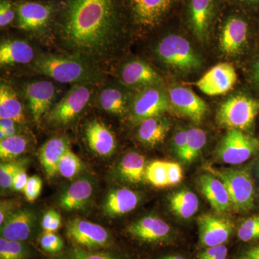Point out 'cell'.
<instances>
[{
	"label": "cell",
	"instance_id": "cell-51",
	"mask_svg": "<svg viewBox=\"0 0 259 259\" xmlns=\"http://www.w3.org/2000/svg\"><path fill=\"white\" fill-rule=\"evenodd\" d=\"M253 80L259 86V59L255 63L253 69Z\"/></svg>",
	"mask_w": 259,
	"mask_h": 259
},
{
	"label": "cell",
	"instance_id": "cell-50",
	"mask_svg": "<svg viewBox=\"0 0 259 259\" xmlns=\"http://www.w3.org/2000/svg\"><path fill=\"white\" fill-rule=\"evenodd\" d=\"M17 122L10 119H0V129H10L16 127Z\"/></svg>",
	"mask_w": 259,
	"mask_h": 259
},
{
	"label": "cell",
	"instance_id": "cell-54",
	"mask_svg": "<svg viewBox=\"0 0 259 259\" xmlns=\"http://www.w3.org/2000/svg\"><path fill=\"white\" fill-rule=\"evenodd\" d=\"M241 259H248V258H243V257H241Z\"/></svg>",
	"mask_w": 259,
	"mask_h": 259
},
{
	"label": "cell",
	"instance_id": "cell-35",
	"mask_svg": "<svg viewBox=\"0 0 259 259\" xmlns=\"http://www.w3.org/2000/svg\"><path fill=\"white\" fill-rule=\"evenodd\" d=\"M187 144L182 161L191 163L198 157L199 153L207 143V136L202 130L191 128L187 131Z\"/></svg>",
	"mask_w": 259,
	"mask_h": 259
},
{
	"label": "cell",
	"instance_id": "cell-25",
	"mask_svg": "<svg viewBox=\"0 0 259 259\" xmlns=\"http://www.w3.org/2000/svg\"><path fill=\"white\" fill-rule=\"evenodd\" d=\"M35 58L33 48L28 42L22 40H6L0 45V64L13 66L27 64Z\"/></svg>",
	"mask_w": 259,
	"mask_h": 259
},
{
	"label": "cell",
	"instance_id": "cell-3",
	"mask_svg": "<svg viewBox=\"0 0 259 259\" xmlns=\"http://www.w3.org/2000/svg\"><path fill=\"white\" fill-rule=\"evenodd\" d=\"M159 59L167 66L182 73L200 69L202 58L190 42L178 35H168L158 42L156 49Z\"/></svg>",
	"mask_w": 259,
	"mask_h": 259
},
{
	"label": "cell",
	"instance_id": "cell-14",
	"mask_svg": "<svg viewBox=\"0 0 259 259\" xmlns=\"http://www.w3.org/2000/svg\"><path fill=\"white\" fill-rule=\"evenodd\" d=\"M200 244L204 247L223 245L229 239L233 224L228 218L204 214L197 219Z\"/></svg>",
	"mask_w": 259,
	"mask_h": 259
},
{
	"label": "cell",
	"instance_id": "cell-21",
	"mask_svg": "<svg viewBox=\"0 0 259 259\" xmlns=\"http://www.w3.org/2000/svg\"><path fill=\"white\" fill-rule=\"evenodd\" d=\"M85 137L89 147L98 156L107 157L115 151V136L101 121L89 122L85 129Z\"/></svg>",
	"mask_w": 259,
	"mask_h": 259
},
{
	"label": "cell",
	"instance_id": "cell-49",
	"mask_svg": "<svg viewBox=\"0 0 259 259\" xmlns=\"http://www.w3.org/2000/svg\"><path fill=\"white\" fill-rule=\"evenodd\" d=\"M242 257L248 259H259V245L245 250Z\"/></svg>",
	"mask_w": 259,
	"mask_h": 259
},
{
	"label": "cell",
	"instance_id": "cell-38",
	"mask_svg": "<svg viewBox=\"0 0 259 259\" xmlns=\"http://www.w3.org/2000/svg\"><path fill=\"white\" fill-rule=\"evenodd\" d=\"M146 177L154 187L162 188L168 186L166 161L151 162L146 170Z\"/></svg>",
	"mask_w": 259,
	"mask_h": 259
},
{
	"label": "cell",
	"instance_id": "cell-20",
	"mask_svg": "<svg viewBox=\"0 0 259 259\" xmlns=\"http://www.w3.org/2000/svg\"><path fill=\"white\" fill-rule=\"evenodd\" d=\"M214 10V0H190L189 18L191 28L200 41H205L208 37Z\"/></svg>",
	"mask_w": 259,
	"mask_h": 259
},
{
	"label": "cell",
	"instance_id": "cell-29",
	"mask_svg": "<svg viewBox=\"0 0 259 259\" xmlns=\"http://www.w3.org/2000/svg\"><path fill=\"white\" fill-rule=\"evenodd\" d=\"M146 159L136 152L126 153L118 166L119 174L124 180L131 183H139L146 177Z\"/></svg>",
	"mask_w": 259,
	"mask_h": 259
},
{
	"label": "cell",
	"instance_id": "cell-44",
	"mask_svg": "<svg viewBox=\"0 0 259 259\" xmlns=\"http://www.w3.org/2000/svg\"><path fill=\"white\" fill-rule=\"evenodd\" d=\"M228 248L224 244L208 247L197 254L198 259H226Z\"/></svg>",
	"mask_w": 259,
	"mask_h": 259
},
{
	"label": "cell",
	"instance_id": "cell-5",
	"mask_svg": "<svg viewBox=\"0 0 259 259\" xmlns=\"http://www.w3.org/2000/svg\"><path fill=\"white\" fill-rule=\"evenodd\" d=\"M61 4L51 1L15 2L16 25L24 31L37 32L56 22Z\"/></svg>",
	"mask_w": 259,
	"mask_h": 259
},
{
	"label": "cell",
	"instance_id": "cell-7",
	"mask_svg": "<svg viewBox=\"0 0 259 259\" xmlns=\"http://www.w3.org/2000/svg\"><path fill=\"white\" fill-rule=\"evenodd\" d=\"M91 84H74L47 114L48 122L65 125L75 120L83 111L92 96Z\"/></svg>",
	"mask_w": 259,
	"mask_h": 259
},
{
	"label": "cell",
	"instance_id": "cell-15",
	"mask_svg": "<svg viewBox=\"0 0 259 259\" xmlns=\"http://www.w3.org/2000/svg\"><path fill=\"white\" fill-rule=\"evenodd\" d=\"M236 81L237 74L234 67L228 63H221L209 70L195 84L205 95L214 96L229 91Z\"/></svg>",
	"mask_w": 259,
	"mask_h": 259
},
{
	"label": "cell",
	"instance_id": "cell-18",
	"mask_svg": "<svg viewBox=\"0 0 259 259\" xmlns=\"http://www.w3.org/2000/svg\"><path fill=\"white\" fill-rule=\"evenodd\" d=\"M168 98L173 107L182 115L197 124L203 120L207 111V105L190 89L175 87L169 90Z\"/></svg>",
	"mask_w": 259,
	"mask_h": 259
},
{
	"label": "cell",
	"instance_id": "cell-9",
	"mask_svg": "<svg viewBox=\"0 0 259 259\" xmlns=\"http://www.w3.org/2000/svg\"><path fill=\"white\" fill-rule=\"evenodd\" d=\"M259 151V140L241 130L230 129L217 148L218 159L228 164L244 163Z\"/></svg>",
	"mask_w": 259,
	"mask_h": 259
},
{
	"label": "cell",
	"instance_id": "cell-48",
	"mask_svg": "<svg viewBox=\"0 0 259 259\" xmlns=\"http://www.w3.org/2000/svg\"><path fill=\"white\" fill-rule=\"evenodd\" d=\"M17 205L14 201H2L0 204V226L6 221V220L17 210Z\"/></svg>",
	"mask_w": 259,
	"mask_h": 259
},
{
	"label": "cell",
	"instance_id": "cell-27",
	"mask_svg": "<svg viewBox=\"0 0 259 259\" xmlns=\"http://www.w3.org/2000/svg\"><path fill=\"white\" fill-rule=\"evenodd\" d=\"M169 120L161 116L146 119L140 124L138 139L148 147H155L161 144L169 131Z\"/></svg>",
	"mask_w": 259,
	"mask_h": 259
},
{
	"label": "cell",
	"instance_id": "cell-26",
	"mask_svg": "<svg viewBox=\"0 0 259 259\" xmlns=\"http://www.w3.org/2000/svg\"><path fill=\"white\" fill-rule=\"evenodd\" d=\"M139 202V195L134 191L127 188L117 189L107 196L102 209L107 215L115 217L134 210Z\"/></svg>",
	"mask_w": 259,
	"mask_h": 259
},
{
	"label": "cell",
	"instance_id": "cell-10",
	"mask_svg": "<svg viewBox=\"0 0 259 259\" xmlns=\"http://www.w3.org/2000/svg\"><path fill=\"white\" fill-rule=\"evenodd\" d=\"M169 98L157 86L142 89L134 97L131 105V117L134 122H140L158 117L169 107Z\"/></svg>",
	"mask_w": 259,
	"mask_h": 259
},
{
	"label": "cell",
	"instance_id": "cell-43",
	"mask_svg": "<svg viewBox=\"0 0 259 259\" xmlns=\"http://www.w3.org/2000/svg\"><path fill=\"white\" fill-rule=\"evenodd\" d=\"M42 180L40 177L32 176L29 177L28 183L24 190L25 199L28 202H34L40 196L42 190Z\"/></svg>",
	"mask_w": 259,
	"mask_h": 259
},
{
	"label": "cell",
	"instance_id": "cell-32",
	"mask_svg": "<svg viewBox=\"0 0 259 259\" xmlns=\"http://www.w3.org/2000/svg\"><path fill=\"white\" fill-rule=\"evenodd\" d=\"M51 259H129L125 255L110 250H91L72 245Z\"/></svg>",
	"mask_w": 259,
	"mask_h": 259
},
{
	"label": "cell",
	"instance_id": "cell-47",
	"mask_svg": "<svg viewBox=\"0 0 259 259\" xmlns=\"http://www.w3.org/2000/svg\"><path fill=\"white\" fill-rule=\"evenodd\" d=\"M29 177L27 175L25 168H21L15 175L12 185V190L15 192H24L27 183H28Z\"/></svg>",
	"mask_w": 259,
	"mask_h": 259
},
{
	"label": "cell",
	"instance_id": "cell-30",
	"mask_svg": "<svg viewBox=\"0 0 259 259\" xmlns=\"http://www.w3.org/2000/svg\"><path fill=\"white\" fill-rule=\"evenodd\" d=\"M100 106L105 111L115 115H125L127 111V97L121 89L106 87L99 95Z\"/></svg>",
	"mask_w": 259,
	"mask_h": 259
},
{
	"label": "cell",
	"instance_id": "cell-36",
	"mask_svg": "<svg viewBox=\"0 0 259 259\" xmlns=\"http://www.w3.org/2000/svg\"><path fill=\"white\" fill-rule=\"evenodd\" d=\"M83 168L81 159L74 152L68 150L61 158L58 166V173L66 179L77 176Z\"/></svg>",
	"mask_w": 259,
	"mask_h": 259
},
{
	"label": "cell",
	"instance_id": "cell-31",
	"mask_svg": "<svg viewBox=\"0 0 259 259\" xmlns=\"http://www.w3.org/2000/svg\"><path fill=\"white\" fill-rule=\"evenodd\" d=\"M171 210L182 218H190L199 208V199L193 192L181 190L172 194L169 199Z\"/></svg>",
	"mask_w": 259,
	"mask_h": 259
},
{
	"label": "cell",
	"instance_id": "cell-11",
	"mask_svg": "<svg viewBox=\"0 0 259 259\" xmlns=\"http://www.w3.org/2000/svg\"><path fill=\"white\" fill-rule=\"evenodd\" d=\"M177 0H122L131 18L141 28H151L161 23Z\"/></svg>",
	"mask_w": 259,
	"mask_h": 259
},
{
	"label": "cell",
	"instance_id": "cell-6",
	"mask_svg": "<svg viewBox=\"0 0 259 259\" xmlns=\"http://www.w3.org/2000/svg\"><path fill=\"white\" fill-rule=\"evenodd\" d=\"M259 112V100L238 95L223 102L217 113L220 125L230 129L250 128Z\"/></svg>",
	"mask_w": 259,
	"mask_h": 259
},
{
	"label": "cell",
	"instance_id": "cell-12",
	"mask_svg": "<svg viewBox=\"0 0 259 259\" xmlns=\"http://www.w3.org/2000/svg\"><path fill=\"white\" fill-rule=\"evenodd\" d=\"M127 233L135 239L150 244L166 243L172 238L170 226L153 215L146 216L131 223L127 226Z\"/></svg>",
	"mask_w": 259,
	"mask_h": 259
},
{
	"label": "cell",
	"instance_id": "cell-1",
	"mask_svg": "<svg viewBox=\"0 0 259 259\" xmlns=\"http://www.w3.org/2000/svg\"><path fill=\"white\" fill-rule=\"evenodd\" d=\"M122 0H66L61 4L56 26L63 44L83 59L108 55L123 26Z\"/></svg>",
	"mask_w": 259,
	"mask_h": 259
},
{
	"label": "cell",
	"instance_id": "cell-37",
	"mask_svg": "<svg viewBox=\"0 0 259 259\" xmlns=\"http://www.w3.org/2000/svg\"><path fill=\"white\" fill-rule=\"evenodd\" d=\"M28 160L5 161L0 165V185L1 188L7 190L12 188L15 175L21 168H25Z\"/></svg>",
	"mask_w": 259,
	"mask_h": 259
},
{
	"label": "cell",
	"instance_id": "cell-46",
	"mask_svg": "<svg viewBox=\"0 0 259 259\" xmlns=\"http://www.w3.org/2000/svg\"><path fill=\"white\" fill-rule=\"evenodd\" d=\"M187 144V131L180 130L175 134L173 139V146L178 157L182 159Z\"/></svg>",
	"mask_w": 259,
	"mask_h": 259
},
{
	"label": "cell",
	"instance_id": "cell-13",
	"mask_svg": "<svg viewBox=\"0 0 259 259\" xmlns=\"http://www.w3.org/2000/svg\"><path fill=\"white\" fill-rule=\"evenodd\" d=\"M36 213L32 209H17L1 226V237L11 241L26 242L32 239L36 229Z\"/></svg>",
	"mask_w": 259,
	"mask_h": 259
},
{
	"label": "cell",
	"instance_id": "cell-39",
	"mask_svg": "<svg viewBox=\"0 0 259 259\" xmlns=\"http://www.w3.org/2000/svg\"><path fill=\"white\" fill-rule=\"evenodd\" d=\"M39 243L42 249L51 254H59L64 250V242L55 232H44Z\"/></svg>",
	"mask_w": 259,
	"mask_h": 259
},
{
	"label": "cell",
	"instance_id": "cell-40",
	"mask_svg": "<svg viewBox=\"0 0 259 259\" xmlns=\"http://www.w3.org/2000/svg\"><path fill=\"white\" fill-rule=\"evenodd\" d=\"M238 237L243 242L259 239V215L253 216L245 220L238 228Z\"/></svg>",
	"mask_w": 259,
	"mask_h": 259
},
{
	"label": "cell",
	"instance_id": "cell-41",
	"mask_svg": "<svg viewBox=\"0 0 259 259\" xmlns=\"http://www.w3.org/2000/svg\"><path fill=\"white\" fill-rule=\"evenodd\" d=\"M16 19V8L14 2L12 0L0 1V27L8 26Z\"/></svg>",
	"mask_w": 259,
	"mask_h": 259
},
{
	"label": "cell",
	"instance_id": "cell-2",
	"mask_svg": "<svg viewBox=\"0 0 259 259\" xmlns=\"http://www.w3.org/2000/svg\"><path fill=\"white\" fill-rule=\"evenodd\" d=\"M33 69L61 83L93 85L102 78L93 64L77 56L41 54L34 61Z\"/></svg>",
	"mask_w": 259,
	"mask_h": 259
},
{
	"label": "cell",
	"instance_id": "cell-19",
	"mask_svg": "<svg viewBox=\"0 0 259 259\" xmlns=\"http://www.w3.org/2000/svg\"><path fill=\"white\" fill-rule=\"evenodd\" d=\"M120 79L130 88H146L158 86L161 82L160 75L144 61L135 60L124 65L120 72Z\"/></svg>",
	"mask_w": 259,
	"mask_h": 259
},
{
	"label": "cell",
	"instance_id": "cell-52",
	"mask_svg": "<svg viewBox=\"0 0 259 259\" xmlns=\"http://www.w3.org/2000/svg\"><path fill=\"white\" fill-rule=\"evenodd\" d=\"M241 4L247 5V6L252 7V8H258L259 0H236Z\"/></svg>",
	"mask_w": 259,
	"mask_h": 259
},
{
	"label": "cell",
	"instance_id": "cell-45",
	"mask_svg": "<svg viewBox=\"0 0 259 259\" xmlns=\"http://www.w3.org/2000/svg\"><path fill=\"white\" fill-rule=\"evenodd\" d=\"M166 166L168 186L178 185L183 179L182 167L175 162L166 161Z\"/></svg>",
	"mask_w": 259,
	"mask_h": 259
},
{
	"label": "cell",
	"instance_id": "cell-33",
	"mask_svg": "<svg viewBox=\"0 0 259 259\" xmlns=\"http://www.w3.org/2000/svg\"><path fill=\"white\" fill-rule=\"evenodd\" d=\"M28 141L20 135L0 140V158L3 161H14L26 151Z\"/></svg>",
	"mask_w": 259,
	"mask_h": 259
},
{
	"label": "cell",
	"instance_id": "cell-34",
	"mask_svg": "<svg viewBox=\"0 0 259 259\" xmlns=\"http://www.w3.org/2000/svg\"><path fill=\"white\" fill-rule=\"evenodd\" d=\"M33 251L25 242L0 238V259H32Z\"/></svg>",
	"mask_w": 259,
	"mask_h": 259
},
{
	"label": "cell",
	"instance_id": "cell-28",
	"mask_svg": "<svg viewBox=\"0 0 259 259\" xmlns=\"http://www.w3.org/2000/svg\"><path fill=\"white\" fill-rule=\"evenodd\" d=\"M0 119H10L18 124L25 122L23 105L15 90L6 83L0 86Z\"/></svg>",
	"mask_w": 259,
	"mask_h": 259
},
{
	"label": "cell",
	"instance_id": "cell-24",
	"mask_svg": "<svg viewBox=\"0 0 259 259\" xmlns=\"http://www.w3.org/2000/svg\"><path fill=\"white\" fill-rule=\"evenodd\" d=\"M69 148V141L66 137L53 138L40 148L39 160L49 178L58 173L59 161Z\"/></svg>",
	"mask_w": 259,
	"mask_h": 259
},
{
	"label": "cell",
	"instance_id": "cell-16",
	"mask_svg": "<svg viewBox=\"0 0 259 259\" xmlns=\"http://www.w3.org/2000/svg\"><path fill=\"white\" fill-rule=\"evenodd\" d=\"M29 110L32 118L39 123L42 116L47 115L56 96V88L49 81H36L28 83L24 90Z\"/></svg>",
	"mask_w": 259,
	"mask_h": 259
},
{
	"label": "cell",
	"instance_id": "cell-22",
	"mask_svg": "<svg viewBox=\"0 0 259 259\" xmlns=\"http://www.w3.org/2000/svg\"><path fill=\"white\" fill-rule=\"evenodd\" d=\"M94 192L93 182L81 178L73 182L59 197V206L64 210H79L84 208L91 200Z\"/></svg>",
	"mask_w": 259,
	"mask_h": 259
},
{
	"label": "cell",
	"instance_id": "cell-53",
	"mask_svg": "<svg viewBox=\"0 0 259 259\" xmlns=\"http://www.w3.org/2000/svg\"><path fill=\"white\" fill-rule=\"evenodd\" d=\"M158 259H187L185 257L181 256V255H165V256L161 257Z\"/></svg>",
	"mask_w": 259,
	"mask_h": 259
},
{
	"label": "cell",
	"instance_id": "cell-8",
	"mask_svg": "<svg viewBox=\"0 0 259 259\" xmlns=\"http://www.w3.org/2000/svg\"><path fill=\"white\" fill-rule=\"evenodd\" d=\"M66 234L73 245L84 249L106 250L113 244L112 235L107 229L80 218L69 221Z\"/></svg>",
	"mask_w": 259,
	"mask_h": 259
},
{
	"label": "cell",
	"instance_id": "cell-17",
	"mask_svg": "<svg viewBox=\"0 0 259 259\" xmlns=\"http://www.w3.org/2000/svg\"><path fill=\"white\" fill-rule=\"evenodd\" d=\"M248 23L238 15H232L223 23L220 35V48L227 55L239 54L246 45Z\"/></svg>",
	"mask_w": 259,
	"mask_h": 259
},
{
	"label": "cell",
	"instance_id": "cell-42",
	"mask_svg": "<svg viewBox=\"0 0 259 259\" xmlns=\"http://www.w3.org/2000/svg\"><path fill=\"white\" fill-rule=\"evenodd\" d=\"M61 226L60 214L54 209H49L44 214L41 221L42 229L44 232H56Z\"/></svg>",
	"mask_w": 259,
	"mask_h": 259
},
{
	"label": "cell",
	"instance_id": "cell-4",
	"mask_svg": "<svg viewBox=\"0 0 259 259\" xmlns=\"http://www.w3.org/2000/svg\"><path fill=\"white\" fill-rule=\"evenodd\" d=\"M205 170L221 180L226 186L231 207L236 212H247L253 208L255 200L254 185L248 172L234 168H216L208 166Z\"/></svg>",
	"mask_w": 259,
	"mask_h": 259
},
{
	"label": "cell",
	"instance_id": "cell-23",
	"mask_svg": "<svg viewBox=\"0 0 259 259\" xmlns=\"http://www.w3.org/2000/svg\"><path fill=\"white\" fill-rule=\"evenodd\" d=\"M199 187L216 212H225L231 207V199L226 186L214 175H202L199 179Z\"/></svg>",
	"mask_w": 259,
	"mask_h": 259
}]
</instances>
